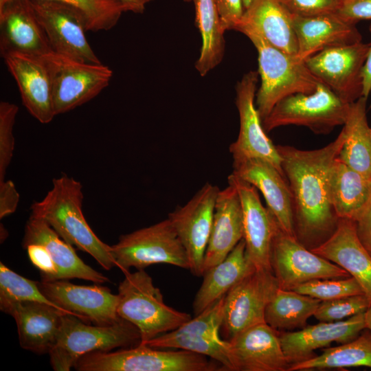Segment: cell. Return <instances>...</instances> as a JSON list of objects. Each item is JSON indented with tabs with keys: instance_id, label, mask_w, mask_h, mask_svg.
I'll list each match as a JSON object with an SVG mask.
<instances>
[{
	"instance_id": "6da1fadb",
	"label": "cell",
	"mask_w": 371,
	"mask_h": 371,
	"mask_svg": "<svg viewBox=\"0 0 371 371\" xmlns=\"http://www.w3.org/2000/svg\"><path fill=\"white\" fill-rule=\"evenodd\" d=\"M344 139L341 130L334 141L319 149L276 146L291 192L295 235L309 249L327 240L337 225L339 218L330 202L327 179Z\"/></svg>"
},
{
	"instance_id": "7a4b0ae2",
	"label": "cell",
	"mask_w": 371,
	"mask_h": 371,
	"mask_svg": "<svg viewBox=\"0 0 371 371\" xmlns=\"http://www.w3.org/2000/svg\"><path fill=\"white\" fill-rule=\"evenodd\" d=\"M52 188L31 205V214L45 221L65 241L91 255L104 269L115 266L110 245L94 234L82 211L81 183L67 175L54 178Z\"/></svg>"
},
{
	"instance_id": "3957f363",
	"label": "cell",
	"mask_w": 371,
	"mask_h": 371,
	"mask_svg": "<svg viewBox=\"0 0 371 371\" xmlns=\"http://www.w3.org/2000/svg\"><path fill=\"white\" fill-rule=\"evenodd\" d=\"M234 30L249 38L258 52L260 86L255 104L262 121L282 99L297 93L313 92L320 82L298 60L269 43L251 26L238 24Z\"/></svg>"
},
{
	"instance_id": "277c9868",
	"label": "cell",
	"mask_w": 371,
	"mask_h": 371,
	"mask_svg": "<svg viewBox=\"0 0 371 371\" xmlns=\"http://www.w3.org/2000/svg\"><path fill=\"white\" fill-rule=\"evenodd\" d=\"M118 286V316L135 326L140 344L172 331L192 319L187 313L166 305L160 289L144 269L124 273Z\"/></svg>"
},
{
	"instance_id": "5b68a950",
	"label": "cell",
	"mask_w": 371,
	"mask_h": 371,
	"mask_svg": "<svg viewBox=\"0 0 371 371\" xmlns=\"http://www.w3.org/2000/svg\"><path fill=\"white\" fill-rule=\"evenodd\" d=\"M140 342L137 328L123 319L109 326L89 325L74 315L65 314L49 352L50 363L56 371H69L84 355L135 346Z\"/></svg>"
},
{
	"instance_id": "8992f818",
	"label": "cell",
	"mask_w": 371,
	"mask_h": 371,
	"mask_svg": "<svg viewBox=\"0 0 371 371\" xmlns=\"http://www.w3.org/2000/svg\"><path fill=\"white\" fill-rule=\"evenodd\" d=\"M188 350H158L139 344L115 352H92L82 356L74 368L78 371H214L222 366Z\"/></svg>"
},
{
	"instance_id": "52a82bcc",
	"label": "cell",
	"mask_w": 371,
	"mask_h": 371,
	"mask_svg": "<svg viewBox=\"0 0 371 371\" xmlns=\"http://www.w3.org/2000/svg\"><path fill=\"white\" fill-rule=\"evenodd\" d=\"M110 251L115 266L124 273L155 264L190 269L186 251L168 218L121 236Z\"/></svg>"
},
{
	"instance_id": "ba28073f",
	"label": "cell",
	"mask_w": 371,
	"mask_h": 371,
	"mask_svg": "<svg viewBox=\"0 0 371 371\" xmlns=\"http://www.w3.org/2000/svg\"><path fill=\"white\" fill-rule=\"evenodd\" d=\"M350 104L319 82L310 93H297L280 100L262 121L265 132L287 125L304 126L315 133H328L344 125Z\"/></svg>"
},
{
	"instance_id": "9c48e42d",
	"label": "cell",
	"mask_w": 371,
	"mask_h": 371,
	"mask_svg": "<svg viewBox=\"0 0 371 371\" xmlns=\"http://www.w3.org/2000/svg\"><path fill=\"white\" fill-rule=\"evenodd\" d=\"M40 57L49 75L56 115L94 98L113 76L112 70L102 63H84L54 52Z\"/></svg>"
},
{
	"instance_id": "30bf717a",
	"label": "cell",
	"mask_w": 371,
	"mask_h": 371,
	"mask_svg": "<svg viewBox=\"0 0 371 371\" xmlns=\"http://www.w3.org/2000/svg\"><path fill=\"white\" fill-rule=\"evenodd\" d=\"M225 296L194 319L143 344L156 348H178L203 355L221 365L224 370L235 371L229 341L223 339L219 333Z\"/></svg>"
},
{
	"instance_id": "8fae6325",
	"label": "cell",
	"mask_w": 371,
	"mask_h": 371,
	"mask_svg": "<svg viewBox=\"0 0 371 371\" xmlns=\"http://www.w3.org/2000/svg\"><path fill=\"white\" fill-rule=\"evenodd\" d=\"M280 288L273 271L253 270L225 295L220 332L230 340L245 329L262 323L266 307Z\"/></svg>"
},
{
	"instance_id": "7c38bea8",
	"label": "cell",
	"mask_w": 371,
	"mask_h": 371,
	"mask_svg": "<svg viewBox=\"0 0 371 371\" xmlns=\"http://www.w3.org/2000/svg\"><path fill=\"white\" fill-rule=\"evenodd\" d=\"M271 265L280 288L286 290L313 280L350 277L341 267L313 253L280 227L271 245Z\"/></svg>"
},
{
	"instance_id": "4fadbf2b",
	"label": "cell",
	"mask_w": 371,
	"mask_h": 371,
	"mask_svg": "<svg viewBox=\"0 0 371 371\" xmlns=\"http://www.w3.org/2000/svg\"><path fill=\"white\" fill-rule=\"evenodd\" d=\"M219 188L206 183L184 205L168 214L190 262L194 276L203 273L204 258L209 242Z\"/></svg>"
},
{
	"instance_id": "5bb4252c",
	"label": "cell",
	"mask_w": 371,
	"mask_h": 371,
	"mask_svg": "<svg viewBox=\"0 0 371 371\" xmlns=\"http://www.w3.org/2000/svg\"><path fill=\"white\" fill-rule=\"evenodd\" d=\"M369 43L362 41L328 48L305 60L310 71L344 102L351 104L362 93L361 69Z\"/></svg>"
},
{
	"instance_id": "9a60e30c",
	"label": "cell",
	"mask_w": 371,
	"mask_h": 371,
	"mask_svg": "<svg viewBox=\"0 0 371 371\" xmlns=\"http://www.w3.org/2000/svg\"><path fill=\"white\" fill-rule=\"evenodd\" d=\"M54 52L88 63H101L88 43L82 15L75 8L50 0H30Z\"/></svg>"
},
{
	"instance_id": "2e32d148",
	"label": "cell",
	"mask_w": 371,
	"mask_h": 371,
	"mask_svg": "<svg viewBox=\"0 0 371 371\" xmlns=\"http://www.w3.org/2000/svg\"><path fill=\"white\" fill-rule=\"evenodd\" d=\"M258 71L244 74L236 87V105L239 114L240 128L236 140L229 150L233 160L260 158L270 161L284 175L282 158L276 146L267 135L255 104ZM285 176V175H284Z\"/></svg>"
},
{
	"instance_id": "e0dca14e",
	"label": "cell",
	"mask_w": 371,
	"mask_h": 371,
	"mask_svg": "<svg viewBox=\"0 0 371 371\" xmlns=\"http://www.w3.org/2000/svg\"><path fill=\"white\" fill-rule=\"evenodd\" d=\"M37 284L47 299L85 322L109 326L122 319L117 313L118 295L106 287L77 285L67 280H41Z\"/></svg>"
},
{
	"instance_id": "ac0fdd59",
	"label": "cell",
	"mask_w": 371,
	"mask_h": 371,
	"mask_svg": "<svg viewBox=\"0 0 371 371\" xmlns=\"http://www.w3.org/2000/svg\"><path fill=\"white\" fill-rule=\"evenodd\" d=\"M228 183L236 189L242 205L243 239L248 259L256 269L273 271L271 250L279 225L273 214L265 207L257 189L234 173L227 178Z\"/></svg>"
},
{
	"instance_id": "d6986e66",
	"label": "cell",
	"mask_w": 371,
	"mask_h": 371,
	"mask_svg": "<svg viewBox=\"0 0 371 371\" xmlns=\"http://www.w3.org/2000/svg\"><path fill=\"white\" fill-rule=\"evenodd\" d=\"M0 51L42 56L53 52L30 0H8L0 5Z\"/></svg>"
},
{
	"instance_id": "ffe728a7",
	"label": "cell",
	"mask_w": 371,
	"mask_h": 371,
	"mask_svg": "<svg viewBox=\"0 0 371 371\" xmlns=\"http://www.w3.org/2000/svg\"><path fill=\"white\" fill-rule=\"evenodd\" d=\"M233 168V173L262 192L281 230L295 236L292 196L286 177L270 161L260 158L235 160Z\"/></svg>"
},
{
	"instance_id": "44dd1931",
	"label": "cell",
	"mask_w": 371,
	"mask_h": 371,
	"mask_svg": "<svg viewBox=\"0 0 371 371\" xmlns=\"http://www.w3.org/2000/svg\"><path fill=\"white\" fill-rule=\"evenodd\" d=\"M280 332L267 323L239 333L229 341L235 371H288Z\"/></svg>"
},
{
	"instance_id": "7402d4cb",
	"label": "cell",
	"mask_w": 371,
	"mask_h": 371,
	"mask_svg": "<svg viewBox=\"0 0 371 371\" xmlns=\"http://www.w3.org/2000/svg\"><path fill=\"white\" fill-rule=\"evenodd\" d=\"M14 78L23 104L42 124L50 122L56 116L51 80L40 56L11 53L3 57Z\"/></svg>"
},
{
	"instance_id": "603a6c76",
	"label": "cell",
	"mask_w": 371,
	"mask_h": 371,
	"mask_svg": "<svg viewBox=\"0 0 371 371\" xmlns=\"http://www.w3.org/2000/svg\"><path fill=\"white\" fill-rule=\"evenodd\" d=\"M364 328V313H361L344 321L320 322L299 331H279V337L291 366L315 357V350L333 342L344 344L354 340Z\"/></svg>"
},
{
	"instance_id": "cb8c5ba5",
	"label": "cell",
	"mask_w": 371,
	"mask_h": 371,
	"mask_svg": "<svg viewBox=\"0 0 371 371\" xmlns=\"http://www.w3.org/2000/svg\"><path fill=\"white\" fill-rule=\"evenodd\" d=\"M310 250L346 270L371 301V256L359 239L354 221L339 218L332 235Z\"/></svg>"
},
{
	"instance_id": "d4e9b609",
	"label": "cell",
	"mask_w": 371,
	"mask_h": 371,
	"mask_svg": "<svg viewBox=\"0 0 371 371\" xmlns=\"http://www.w3.org/2000/svg\"><path fill=\"white\" fill-rule=\"evenodd\" d=\"M293 23L298 47L296 58L302 61L324 49L362 39L355 25L344 21L335 13L312 16L293 14Z\"/></svg>"
},
{
	"instance_id": "484cf974",
	"label": "cell",
	"mask_w": 371,
	"mask_h": 371,
	"mask_svg": "<svg viewBox=\"0 0 371 371\" xmlns=\"http://www.w3.org/2000/svg\"><path fill=\"white\" fill-rule=\"evenodd\" d=\"M242 238L243 219L240 199L236 188L228 183L227 187L219 191L216 198L203 273L222 262Z\"/></svg>"
},
{
	"instance_id": "4316f807",
	"label": "cell",
	"mask_w": 371,
	"mask_h": 371,
	"mask_svg": "<svg viewBox=\"0 0 371 371\" xmlns=\"http://www.w3.org/2000/svg\"><path fill=\"white\" fill-rule=\"evenodd\" d=\"M43 245L49 252L57 269V280L80 278L102 284L107 277L85 264L73 246L65 241L45 221L30 215L25 226L23 246Z\"/></svg>"
},
{
	"instance_id": "83f0119b",
	"label": "cell",
	"mask_w": 371,
	"mask_h": 371,
	"mask_svg": "<svg viewBox=\"0 0 371 371\" xmlns=\"http://www.w3.org/2000/svg\"><path fill=\"white\" fill-rule=\"evenodd\" d=\"M8 314L16 323L21 346L44 354L54 346L62 317L67 313L44 303L24 301L13 305Z\"/></svg>"
},
{
	"instance_id": "f1b7e54d",
	"label": "cell",
	"mask_w": 371,
	"mask_h": 371,
	"mask_svg": "<svg viewBox=\"0 0 371 371\" xmlns=\"http://www.w3.org/2000/svg\"><path fill=\"white\" fill-rule=\"evenodd\" d=\"M293 17L281 0H252L237 25L252 27L269 43L296 56L298 47Z\"/></svg>"
},
{
	"instance_id": "f546056e",
	"label": "cell",
	"mask_w": 371,
	"mask_h": 371,
	"mask_svg": "<svg viewBox=\"0 0 371 371\" xmlns=\"http://www.w3.org/2000/svg\"><path fill=\"white\" fill-rule=\"evenodd\" d=\"M327 188L330 204L339 218L355 221L371 201V177L353 170L338 157L329 169Z\"/></svg>"
},
{
	"instance_id": "4dcf8cb0",
	"label": "cell",
	"mask_w": 371,
	"mask_h": 371,
	"mask_svg": "<svg viewBox=\"0 0 371 371\" xmlns=\"http://www.w3.org/2000/svg\"><path fill=\"white\" fill-rule=\"evenodd\" d=\"M256 268L247 258L242 238L220 263L205 270L194 302V315L213 304Z\"/></svg>"
},
{
	"instance_id": "1f68e13d",
	"label": "cell",
	"mask_w": 371,
	"mask_h": 371,
	"mask_svg": "<svg viewBox=\"0 0 371 371\" xmlns=\"http://www.w3.org/2000/svg\"><path fill=\"white\" fill-rule=\"evenodd\" d=\"M366 98L350 105L342 131L345 139L338 158L361 175L371 177V127L366 116Z\"/></svg>"
},
{
	"instance_id": "d6a6232c",
	"label": "cell",
	"mask_w": 371,
	"mask_h": 371,
	"mask_svg": "<svg viewBox=\"0 0 371 371\" xmlns=\"http://www.w3.org/2000/svg\"><path fill=\"white\" fill-rule=\"evenodd\" d=\"M195 24L202 38L200 55L195 67L201 76H205L223 60L225 53V31L216 0H192Z\"/></svg>"
},
{
	"instance_id": "836d02e7",
	"label": "cell",
	"mask_w": 371,
	"mask_h": 371,
	"mask_svg": "<svg viewBox=\"0 0 371 371\" xmlns=\"http://www.w3.org/2000/svg\"><path fill=\"white\" fill-rule=\"evenodd\" d=\"M322 300L279 288L266 307L265 322L278 331L304 327Z\"/></svg>"
},
{
	"instance_id": "e575fe53",
	"label": "cell",
	"mask_w": 371,
	"mask_h": 371,
	"mask_svg": "<svg viewBox=\"0 0 371 371\" xmlns=\"http://www.w3.org/2000/svg\"><path fill=\"white\" fill-rule=\"evenodd\" d=\"M365 366L371 368V330L364 328L352 341L290 366L288 371Z\"/></svg>"
},
{
	"instance_id": "d590c367",
	"label": "cell",
	"mask_w": 371,
	"mask_h": 371,
	"mask_svg": "<svg viewBox=\"0 0 371 371\" xmlns=\"http://www.w3.org/2000/svg\"><path fill=\"white\" fill-rule=\"evenodd\" d=\"M32 301L44 303L58 308L67 314H76L63 309L49 299L41 291L37 281H33L21 276L0 262V309L8 314L10 308L16 303Z\"/></svg>"
},
{
	"instance_id": "8d00e7d4",
	"label": "cell",
	"mask_w": 371,
	"mask_h": 371,
	"mask_svg": "<svg viewBox=\"0 0 371 371\" xmlns=\"http://www.w3.org/2000/svg\"><path fill=\"white\" fill-rule=\"evenodd\" d=\"M8 0H0V5ZM69 5L83 16L87 31L109 30L126 12L119 0H50Z\"/></svg>"
},
{
	"instance_id": "74e56055",
	"label": "cell",
	"mask_w": 371,
	"mask_h": 371,
	"mask_svg": "<svg viewBox=\"0 0 371 371\" xmlns=\"http://www.w3.org/2000/svg\"><path fill=\"white\" fill-rule=\"evenodd\" d=\"M291 290L322 301L364 294L359 284L352 276L313 280L300 284Z\"/></svg>"
},
{
	"instance_id": "f35d334b",
	"label": "cell",
	"mask_w": 371,
	"mask_h": 371,
	"mask_svg": "<svg viewBox=\"0 0 371 371\" xmlns=\"http://www.w3.org/2000/svg\"><path fill=\"white\" fill-rule=\"evenodd\" d=\"M370 304V300L365 294L323 300L313 315L319 322H337L365 313Z\"/></svg>"
},
{
	"instance_id": "ab89813d",
	"label": "cell",
	"mask_w": 371,
	"mask_h": 371,
	"mask_svg": "<svg viewBox=\"0 0 371 371\" xmlns=\"http://www.w3.org/2000/svg\"><path fill=\"white\" fill-rule=\"evenodd\" d=\"M18 111L16 104L5 101L0 102V181L5 179L13 156L15 143L13 128Z\"/></svg>"
},
{
	"instance_id": "60d3db41",
	"label": "cell",
	"mask_w": 371,
	"mask_h": 371,
	"mask_svg": "<svg viewBox=\"0 0 371 371\" xmlns=\"http://www.w3.org/2000/svg\"><path fill=\"white\" fill-rule=\"evenodd\" d=\"M294 14L312 16L335 13L341 0H281Z\"/></svg>"
},
{
	"instance_id": "b9f144b4",
	"label": "cell",
	"mask_w": 371,
	"mask_h": 371,
	"mask_svg": "<svg viewBox=\"0 0 371 371\" xmlns=\"http://www.w3.org/2000/svg\"><path fill=\"white\" fill-rule=\"evenodd\" d=\"M25 249L31 262L40 271L41 280H56L58 269L47 249L40 244H30Z\"/></svg>"
},
{
	"instance_id": "7bdbcfd3",
	"label": "cell",
	"mask_w": 371,
	"mask_h": 371,
	"mask_svg": "<svg viewBox=\"0 0 371 371\" xmlns=\"http://www.w3.org/2000/svg\"><path fill=\"white\" fill-rule=\"evenodd\" d=\"M335 14L344 21L355 25L371 19V0H341Z\"/></svg>"
},
{
	"instance_id": "ee69618b",
	"label": "cell",
	"mask_w": 371,
	"mask_h": 371,
	"mask_svg": "<svg viewBox=\"0 0 371 371\" xmlns=\"http://www.w3.org/2000/svg\"><path fill=\"white\" fill-rule=\"evenodd\" d=\"M223 30H234L245 11L243 0H216Z\"/></svg>"
},
{
	"instance_id": "f6af8a7d",
	"label": "cell",
	"mask_w": 371,
	"mask_h": 371,
	"mask_svg": "<svg viewBox=\"0 0 371 371\" xmlns=\"http://www.w3.org/2000/svg\"><path fill=\"white\" fill-rule=\"evenodd\" d=\"M20 199L14 183L11 180L0 181V218L13 214Z\"/></svg>"
},
{
	"instance_id": "bcb514c9",
	"label": "cell",
	"mask_w": 371,
	"mask_h": 371,
	"mask_svg": "<svg viewBox=\"0 0 371 371\" xmlns=\"http://www.w3.org/2000/svg\"><path fill=\"white\" fill-rule=\"evenodd\" d=\"M355 222L359 239L371 256V201Z\"/></svg>"
},
{
	"instance_id": "7dc6e473",
	"label": "cell",
	"mask_w": 371,
	"mask_h": 371,
	"mask_svg": "<svg viewBox=\"0 0 371 371\" xmlns=\"http://www.w3.org/2000/svg\"><path fill=\"white\" fill-rule=\"evenodd\" d=\"M369 30L371 34V24ZM361 77L362 85L361 95L368 98L371 92V42L369 43V47L361 69Z\"/></svg>"
},
{
	"instance_id": "c3c4849f",
	"label": "cell",
	"mask_w": 371,
	"mask_h": 371,
	"mask_svg": "<svg viewBox=\"0 0 371 371\" xmlns=\"http://www.w3.org/2000/svg\"><path fill=\"white\" fill-rule=\"evenodd\" d=\"M124 6L126 12L142 14L146 5L153 0H119Z\"/></svg>"
},
{
	"instance_id": "681fc988",
	"label": "cell",
	"mask_w": 371,
	"mask_h": 371,
	"mask_svg": "<svg viewBox=\"0 0 371 371\" xmlns=\"http://www.w3.org/2000/svg\"><path fill=\"white\" fill-rule=\"evenodd\" d=\"M366 328L371 330V304L364 313Z\"/></svg>"
},
{
	"instance_id": "f907efd6",
	"label": "cell",
	"mask_w": 371,
	"mask_h": 371,
	"mask_svg": "<svg viewBox=\"0 0 371 371\" xmlns=\"http://www.w3.org/2000/svg\"><path fill=\"white\" fill-rule=\"evenodd\" d=\"M251 1H252V0H243L245 10L249 6Z\"/></svg>"
},
{
	"instance_id": "816d5d0a",
	"label": "cell",
	"mask_w": 371,
	"mask_h": 371,
	"mask_svg": "<svg viewBox=\"0 0 371 371\" xmlns=\"http://www.w3.org/2000/svg\"><path fill=\"white\" fill-rule=\"evenodd\" d=\"M184 2H186V3H189V2H192V0H183Z\"/></svg>"
}]
</instances>
